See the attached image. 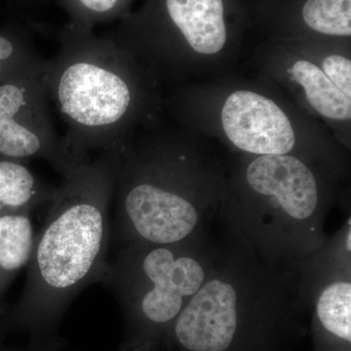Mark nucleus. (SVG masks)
Masks as SVG:
<instances>
[{
    "mask_svg": "<svg viewBox=\"0 0 351 351\" xmlns=\"http://www.w3.org/2000/svg\"><path fill=\"white\" fill-rule=\"evenodd\" d=\"M164 115L140 129L120 152L115 239L123 246L199 237L225 196L228 164L218 145Z\"/></svg>",
    "mask_w": 351,
    "mask_h": 351,
    "instance_id": "1",
    "label": "nucleus"
},
{
    "mask_svg": "<svg viewBox=\"0 0 351 351\" xmlns=\"http://www.w3.org/2000/svg\"><path fill=\"white\" fill-rule=\"evenodd\" d=\"M120 152H101L93 161L78 163L55 191L27 263L24 295L11 318L32 345L63 348L59 327L69 304L107 274L108 213Z\"/></svg>",
    "mask_w": 351,
    "mask_h": 351,
    "instance_id": "2",
    "label": "nucleus"
},
{
    "mask_svg": "<svg viewBox=\"0 0 351 351\" xmlns=\"http://www.w3.org/2000/svg\"><path fill=\"white\" fill-rule=\"evenodd\" d=\"M345 178L309 157L235 156L217 217L270 265L298 270L327 241L325 221Z\"/></svg>",
    "mask_w": 351,
    "mask_h": 351,
    "instance_id": "3",
    "label": "nucleus"
},
{
    "mask_svg": "<svg viewBox=\"0 0 351 351\" xmlns=\"http://www.w3.org/2000/svg\"><path fill=\"white\" fill-rule=\"evenodd\" d=\"M44 78L68 126L64 144L77 160L119 152L163 113V90L135 58L93 29L66 24Z\"/></svg>",
    "mask_w": 351,
    "mask_h": 351,
    "instance_id": "4",
    "label": "nucleus"
},
{
    "mask_svg": "<svg viewBox=\"0 0 351 351\" xmlns=\"http://www.w3.org/2000/svg\"><path fill=\"white\" fill-rule=\"evenodd\" d=\"M163 113L233 156H306L350 179V149L280 88L254 73L237 71L168 90Z\"/></svg>",
    "mask_w": 351,
    "mask_h": 351,
    "instance_id": "5",
    "label": "nucleus"
},
{
    "mask_svg": "<svg viewBox=\"0 0 351 351\" xmlns=\"http://www.w3.org/2000/svg\"><path fill=\"white\" fill-rule=\"evenodd\" d=\"M307 307L297 270L270 265L228 239L171 332L178 351H283Z\"/></svg>",
    "mask_w": 351,
    "mask_h": 351,
    "instance_id": "6",
    "label": "nucleus"
},
{
    "mask_svg": "<svg viewBox=\"0 0 351 351\" xmlns=\"http://www.w3.org/2000/svg\"><path fill=\"white\" fill-rule=\"evenodd\" d=\"M251 29L239 0H145L106 36L170 90L239 71Z\"/></svg>",
    "mask_w": 351,
    "mask_h": 351,
    "instance_id": "7",
    "label": "nucleus"
},
{
    "mask_svg": "<svg viewBox=\"0 0 351 351\" xmlns=\"http://www.w3.org/2000/svg\"><path fill=\"white\" fill-rule=\"evenodd\" d=\"M219 252L209 243L207 232L181 243L123 246L103 280L123 313L122 348H170L176 321L206 281Z\"/></svg>",
    "mask_w": 351,
    "mask_h": 351,
    "instance_id": "8",
    "label": "nucleus"
},
{
    "mask_svg": "<svg viewBox=\"0 0 351 351\" xmlns=\"http://www.w3.org/2000/svg\"><path fill=\"white\" fill-rule=\"evenodd\" d=\"M251 73L280 88L351 151V98L311 59L287 43L263 39L249 57Z\"/></svg>",
    "mask_w": 351,
    "mask_h": 351,
    "instance_id": "9",
    "label": "nucleus"
},
{
    "mask_svg": "<svg viewBox=\"0 0 351 351\" xmlns=\"http://www.w3.org/2000/svg\"><path fill=\"white\" fill-rule=\"evenodd\" d=\"M44 73L0 84V154L17 161L43 159L64 176L82 161L53 126Z\"/></svg>",
    "mask_w": 351,
    "mask_h": 351,
    "instance_id": "10",
    "label": "nucleus"
},
{
    "mask_svg": "<svg viewBox=\"0 0 351 351\" xmlns=\"http://www.w3.org/2000/svg\"><path fill=\"white\" fill-rule=\"evenodd\" d=\"M313 351H351V262L313 257L299 269Z\"/></svg>",
    "mask_w": 351,
    "mask_h": 351,
    "instance_id": "11",
    "label": "nucleus"
},
{
    "mask_svg": "<svg viewBox=\"0 0 351 351\" xmlns=\"http://www.w3.org/2000/svg\"><path fill=\"white\" fill-rule=\"evenodd\" d=\"M250 13L263 39L351 43V0H258Z\"/></svg>",
    "mask_w": 351,
    "mask_h": 351,
    "instance_id": "12",
    "label": "nucleus"
},
{
    "mask_svg": "<svg viewBox=\"0 0 351 351\" xmlns=\"http://www.w3.org/2000/svg\"><path fill=\"white\" fill-rule=\"evenodd\" d=\"M55 191L19 161H0V217L29 215L41 205L50 204Z\"/></svg>",
    "mask_w": 351,
    "mask_h": 351,
    "instance_id": "13",
    "label": "nucleus"
},
{
    "mask_svg": "<svg viewBox=\"0 0 351 351\" xmlns=\"http://www.w3.org/2000/svg\"><path fill=\"white\" fill-rule=\"evenodd\" d=\"M36 237L29 215L0 217V280L10 278L27 265Z\"/></svg>",
    "mask_w": 351,
    "mask_h": 351,
    "instance_id": "14",
    "label": "nucleus"
},
{
    "mask_svg": "<svg viewBox=\"0 0 351 351\" xmlns=\"http://www.w3.org/2000/svg\"><path fill=\"white\" fill-rule=\"evenodd\" d=\"M287 43L311 59L337 87L351 98V43L331 39H298Z\"/></svg>",
    "mask_w": 351,
    "mask_h": 351,
    "instance_id": "15",
    "label": "nucleus"
},
{
    "mask_svg": "<svg viewBox=\"0 0 351 351\" xmlns=\"http://www.w3.org/2000/svg\"><path fill=\"white\" fill-rule=\"evenodd\" d=\"M48 60L36 51L32 41L24 36L0 34V80L41 75Z\"/></svg>",
    "mask_w": 351,
    "mask_h": 351,
    "instance_id": "16",
    "label": "nucleus"
},
{
    "mask_svg": "<svg viewBox=\"0 0 351 351\" xmlns=\"http://www.w3.org/2000/svg\"><path fill=\"white\" fill-rule=\"evenodd\" d=\"M134 0H60L68 13L71 24L94 29L95 25L119 21Z\"/></svg>",
    "mask_w": 351,
    "mask_h": 351,
    "instance_id": "17",
    "label": "nucleus"
},
{
    "mask_svg": "<svg viewBox=\"0 0 351 351\" xmlns=\"http://www.w3.org/2000/svg\"><path fill=\"white\" fill-rule=\"evenodd\" d=\"M9 351H49L47 350H44V348H39V346L32 345L29 343V346L27 348H22V350H9Z\"/></svg>",
    "mask_w": 351,
    "mask_h": 351,
    "instance_id": "18",
    "label": "nucleus"
},
{
    "mask_svg": "<svg viewBox=\"0 0 351 351\" xmlns=\"http://www.w3.org/2000/svg\"><path fill=\"white\" fill-rule=\"evenodd\" d=\"M120 351H138V350H127V348H122Z\"/></svg>",
    "mask_w": 351,
    "mask_h": 351,
    "instance_id": "19",
    "label": "nucleus"
}]
</instances>
